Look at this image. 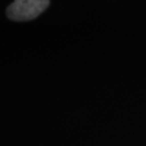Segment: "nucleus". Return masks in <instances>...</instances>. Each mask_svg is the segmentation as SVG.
Wrapping results in <instances>:
<instances>
[{
  "label": "nucleus",
  "instance_id": "obj_1",
  "mask_svg": "<svg viewBox=\"0 0 146 146\" xmlns=\"http://www.w3.org/2000/svg\"><path fill=\"white\" fill-rule=\"evenodd\" d=\"M50 0H14L7 9L8 17L15 22L31 21L47 9Z\"/></svg>",
  "mask_w": 146,
  "mask_h": 146
}]
</instances>
